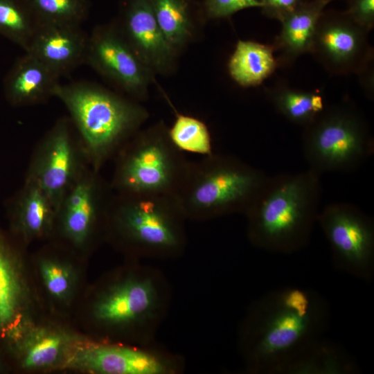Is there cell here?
Wrapping results in <instances>:
<instances>
[{"label": "cell", "instance_id": "6da1fadb", "mask_svg": "<svg viewBox=\"0 0 374 374\" xmlns=\"http://www.w3.org/2000/svg\"><path fill=\"white\" fill-rule=\"evenodd\" d=\"M328 301L317 291L288 286L253 301L238 326V346L251 374H289L329 328Z\"/></svg>", "mask_w": 374, "mask_h": 374}, {"label": "cell", "instance_id": "7a4b0ae2", "mask_svg": "<svg viewBox=\"0 0 374 374\" xmlns=\"http://www.w3.org/2000/svg\"><path fill=\"white\" fill-rule=\"evenodd\" d=\"M321 175L308 169L266 178L243 214L254 247L291 254L309 243L319 214Z\"/></svg>", "mask_w": 374, "mask_h": 374}, {"label": "cell", "instance_id": "3957f363", "mask_svg": "<svg viewBox=\"0 0 374 374\" xmlns=\"http://www.w3.org/2000/svg\"><path fill=\"white\" fill-rule=\"evenodd\" d=\"M53 97L65 106L86 150L100 171L149 117L139 101L89 82H60Z\"/></svg>", "mask_w": 374, "mask_h": 374}, {"label": "cell", "instance_id": "277c9868", "mask_svg": "<svg viewBox=\"0 0 374 374\" xmlns=\"http://www.w3.org/2000/svg\"><path fill=\"white\" fill-rule=\"evenodd\" d=\"M186 221L174 196L114 193L106 229L135 258L168 260L186 249Z\"/></svg>", "mask_w": 374, "mask_h": 374}, {"label": "cell", "instance_id": "5b68a950", "mask_svg": "<svg viewBox=\"0 0 374 374\" xmlns=\"http://www.w3.org/2000/svg\"><path fill=\"white\" fill-rule=\"evenodd\" d=\"M267 177L236 157L213 153L191 162L175 197L186 220L244 214Z\"/></svg>", "mask_w": 374, "mask_h": 374}, {"label": "cell", "instance_id": "8992f818", "mask_svg": "<svg viewBox=\"0 0 374 374\" xmlns=\"http://www.w3.org/2000/svg\"><path fill=\"white\" fill-rule=\"evenodd\" d=\"M126 271L101 293L94 316L107 328L129 333L136 345L154 344L170 308V284L150 265L136 264Z\"/></svg>", "mask_w": 374, "mask_h": 374}, {"label": "cell", "instance_id": "52a82bcc", "mask_svg": "<svg viewBox=\"0 0 374 374\" xmlns=\"http://www.w3.org/2000/svg\"><path fill=\"white\" fill-rule=\"evenodd\" d=\"M114 159L111 188L131 195L175 197L191 164L172 143L162 121L139 130Z\"/></svg>", "mask_w": 374, "mask_h": 374}, {"label": "cell", "instance_id": "ba28073f", "mask_svg": "<svg viewBox=\"0 0 374 374\" xmlns=\"http://www.w3.org/2000/svg\"><path fill=\"white\" fill-rule=\"evenodd\" d=\"M303 152L309 169L324 172H350L374 152L373 137L364 116L349 104L333 105L306 126Z\"/></svg>", "mask_w": 374, "mask_h": 374}, {"label": "cell", "instance_id": "9c48e42d", "mask_svg": "<svg viewBox=\"0 0 374 374\" xmlns=\"http://www.w3.org/2000/svg\"><path fill=\"white\" fill-rule=\"evenodd\" d=\"M89 166L86 150L70 118L62 116L37 143L24 181L41 188L57 210L64 195Z\"/></svg>", "mask_w": 374, "mask_h": 374}, {"label": "cell", "instance_id": "30bf717a", "mask_svg": "<svg viewBox=\"0 0 374 374\" xmlns=\"http://www.w3.org/2000/svg\"><path fill=\"white\" fill-rule=\"evenodd\" d=\"M319 223L328 240L335 267L371 283L374 278V222L357 206L347 202L326 205Z\"/></svg>", "mask_w": 374, "mask_h": 374}, {"label": "cell", "instance_id": "8fae6325", "mask_svg": "<svg viewBox=\"0 0 374 374\" xmlns=\"http://www.w3.org/2000/svg\"><path fill=\"white\" fill-rule=\"evenodd\" d=\"M85 64L128 97L147 98L154 73L136 55L116 21L96 26L89 35Z\"/></svg>", "mask_w": 374, "mask_h": 374}, {"label": "cell", "instance_id": "7c38bea8", "mask_svg": "<svg viewBox=\"0 0 374 374\" xmlns=\"http://www.w3.org/2000/svg\"><path fill=\"white\" fill-rule=\"evenodd\" d=\"M368 33L346 12L323 10L310 53L332 74H362L373 60Z\"/></svg>", "mask_w": 374, "mask_h": 374}, {"label": "cell", "instance_id": "4fadbf2b", "mask_svg": "<svg viewBox=\"0 0 374 374\" xmlns=\"http://www.w3.org/2000/svg\"><path fill=\"white\" fill-rule=\"evenodd\" d=\"M113 194L110 183L100 171L88 167L60 201L54 224L73 244L84 246L100 223L106 226Z\"/></svg>", "mask_w": 374, "mask_h": 374}, {"label": "cell", "instance_id": "5bb4252c", "mask_svg": "<svg viewBox=\"0 0 374 374\" xmlns=\"http://www.w3.org/2000/svg\"><path fill=\"white\" fill-rule=\"evenodd\" d=\"M117 25L132 50L154 74H170L178 54L161 30L149 0H125Z\"/></svg>", "mask_w": 374, "mask_h": 374}, {"label": "cell", "instance_id": "9a60e30c", "mask_svg": "<svg viewBox=\"0 0 374 374\" xmlns=\"http://www.w3.org/2000/svg\"><path fill=\"white\" fill-rule=\"evenodd\" d=\"M81 360L90 369L103 374H179L185 368L181 355L155 344L100 345L84 352Z\"/></svg>", "mask_w": 374, "mask_h": 374}, {"label": "cell", "instance_id": "2e32d148", "mask_svg": "<svg viewBox=\"0 0 374 374\" xmlns=\"http://www.w3.org/2000/svg\"><path fill=\"white\" fill-rule=\"evenodd\" d=\"M88 39L81 25L40 23L26 52L60 78L85 64Z\"/></svg>", "mask_w": 374, "mask_h": 374}, {"label": "cell", "instance_id": "e0dca14e", "mask_svg": "<svg viewBox=\"0 0 374 374\" xmlns=\"http://www.w3.org/2000/svg\"><path fill=\"white\" fill-rule=\"evenodd\" d=\"M60 78L35 57L25 52L4 78V95L12 106L40 104L53 97Z\"/></svg>", "mask_w": 374, "mask_h": 374}, {"label": "cell", "instance_id": "ac0fdd59", "mask_svg": "<svg viewBox=\"0 0 374 374\" xmlns=\"http://www.w3.org/2000/svg\"><path fill=\"white\" fill-rule=\"evenodd\" d=\"M157 21L177 54L195 41L206 21L197 0H149Z\"/></svg>", "mask_w": 374, "mask_h": 374}, {"label": "cell", "instance_id": "d6986e66", "mask_svg": "<svg viewBox=\"0 0 374 374\" xmlns=\"http://www.w3.org/2000/svg\"><path fill=\"white\" fill-rule=\"evenodd\" d=\"M328 3L326 0H308L280 21L281 30L275 47L281 64H290L301 55L311 53L319 19Z\"/></svg>", "mask_w": 374, "mask_h": 374}, {"label": "cell", "instance_id": "ffe728a7", "mask_svg": "<svg viewBox=\"0 0 374 374\" xmlns=\"http://www.w3.org/2000/svg\"><path fill=\"white\" fill-rule=\"evenodd\" d=\"M14 228L26 239L48 233L54 225L56 208L36 184L24 181L10 203Z\"/></svg>", "mask_w": 374, "mask_h": 374}, {"label": "cell", "instance_id": "44dd1931", "mask_svg": "<svg viewBox=\"0 0 374 374\" xmlns=\"http://www.w3.org/2000/svg\"><path fill=\"white\" fill-rule=\"evenodd\" d=\"M16 253L0 232V339L15 340L23 300Z\"/></svg>", "mask_w": 374, "mask_h": 374}, {"label": "cell", "instance_id": "7402d4cb", "mask_svg": "<svg viewBox=\"0 0 374 374\" xmlns=\"http://www.w3.org/2000/svg\"><path fill=\"white\" fill-rule=\"evenodd\" d=\"M278 65L273 48L253 41L239 40L229 61L231 78L242 87L261 84Z\"/></svg>", "mask_w": 374, "mask_h": 374}, {"label": "cell", "instance_id": "603a6c76", "mask_svg": "<svg viewBox=\"0 0 374 374\" xmlns=\"http://www.w3.org/2000/svg\"><path fill=\"white\" fill-rule=\"evenodd\" d=\"M267 96L278 112L299 125L311 124L324 109L323 99L316 91H308L279 83L267 89Z\"/></svg>", "mask_w": 374, "mask_h": 374}, {"label": "cell", "instance_id": "cb8c5ba5", "mask_svg": "<svg viewBox=\"0 0 374 374\" xmlns=\"http://www.w3.org/2000/svg\"><path fill=\"white\" fill-rule=\"evenodd\" d=\"M357 371L355 361L339 345L322 337L289 374H351Z\"/></svg>", "mask_w": 374, "mask_h": 374}, {"label": "cell", "instance_id": "d4e9b609", "mask_svg": "<svg viewBox=\"0 0 374 374\" xmlns=\"http://www.w3.org/2000/svg\"><path fill=\"white\" fill-rule=\"evenodd\" d=\"M39 24L27 0H0V35L25 52Z\"/></svg>", "mask_w": 374, "mask_h": 374}, {"label": "cell", "instance_id": "484cf974", "mask_svg": "<svg viewBox=\"0 0 374 374\" xmlns=\"http://www.w3.org/2000/svg\"><path fill=\"white\" fill-rule=\"evenodd\" d=\"M168 135L175 147L180 151L205 156L213 154L211 137L206 125L191 116L177 113Z\"/></svg>", "mask_w": 374, "mask_h": 374}, {"label": "cell", "instance_id": "4316f807", "mask_svg": "<svg viewBox=\"0 0 374 374\" xmlns=\"http://www.w3.org/2000/svg\"><path fill=\"white\" fill-rule=\"evenodd\" d=\"M40 23L82 25L90 0H27Z\"/></svg>", "mask_w": 374, "mask_h": 374}, {"label": "cell", "instance_id": "83f0119b", "mask_svg": "<svg viewBox=\"0 0 374 374\" xmlns=\"http://www.w3.org/2000/svg\"><path fill=\"white\" fill-rule=\"evenodd\" d=\"M263 0H203L202 10L205 21L229 17L238 11L262 8Z\"/></svg>", "mask_w": 374, "mask_h": 374}, {"label": "cell", "instance_id": "f1b7e54d", "mask_svg": "<svg viewBox=\"0 0 374 374\" xmlns=\"http://www.w3.org/2000/svg\"><path fill=\"white\" fill-rule=\"evenodd\" d=\"M61 340L56 336L44 337L29 349L24 358L25 368L39 367L55 361L60 351Z\"/></svg>", "mask_w": 374, "mask_h": 374}, {"label": "cell", "instance_id": "f546056e", "mask_svg": "<svg viewBox=\"0 0 374 374\" xmlns=\"http://www.w3.org/2000/svg\"><path fill=\"white\" fill-rule=\"evenodd\" d=\"M42 274L48 290L53 295L63 296L69 289V275L59 264L52 261L44 262Z\"/></svg>", "mask_w": 374, "mask_h": 374}, {"label": "cell", "instance_id": "4dcf8cb0", "mask_svg": "<svg viewBox=\"0 0 374 374\" xmlns=\"http://www.w3.org/2000/svg\"><path fill=\"white\" fill-rule=\"evenodd\" d=\"M345 11L357 24L370 31L374 26V0H346Z\"/></svg>", "mask_w": 374, "mask_h": 374}, {"label": "cell", "instance_id": "1f68e13d", "mask_svg": "<svg viewBox=\"0 0 374 374\" xmlns=\"http://www.w3.org/2000/svg\"><path fill=\"white\" fill-rule=\"evenodd\" d=\"M308 0H263L262 12L267 17L280 21Z\"/></svg>", "mask_w": 374, "mask_h": 374}, {"label": "cell", "instance_id": "d6a6232c", "mask_svg": "<svg viewBox=\"0 0 374 374\" xmlns=\"http://www.w3.org/2000/svg\"><path fill=\"white\" fill-rule=\"evenodd\" d=\"M1 367H2V364H1V361L0 359V370L1 369Z\"/></svg>", "mask_w": 374, "mask_h": 374}, {"label": "cell", "instance_id": "836d02e7", "mask_svg": "<svg viewBox=\"0 0 374 374\" xmlns=\"http://www.w3.org/2000/svg\"><path fill=\"white\" fill-rule=\"evenodd\" d=\"M327 2L330 3V1H333V0H326Z\"/></svg>", "mask_w": 374, "mask_h": 374}]
</instances>
